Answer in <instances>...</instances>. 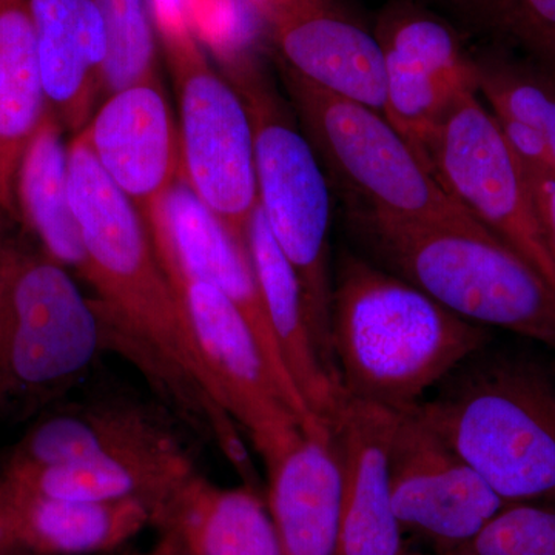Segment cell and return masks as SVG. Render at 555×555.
<instances>
[{
  "instance_id": "obj_31",
  "label": "cell",
  "mask_w": 555,
  "mask_h": 555,
  "mask_svg": "<svg viewBox=\"0 0 555 555\" xmlns=\"http://www.w3.org/2000/svg\"><path fill=\"white\" fill-rule=\"evenodd\" d=\"M524 169V167H521ZM540 225L555 259V170L524 169Z\"/></svg>"
},
{
  "instance_id": "obj_25",
  "label": "cell",
  "mask_w": 555,
  "mask_h": 555,
  "mask_svg": "<svg viewBox=\"0 0 555 555\" xmlns=\"http://www.w3.org/2000/svg\"><path fill=\"white\" fill-rule=\"evenodd\" d=\"M51 109L22 155L16 177V206L40 250L83 276L86 248L68 188V145Z\"/></svg>"
},
{
  "instance_id": "obj_33",
  "label": "cell",
  "mask_w": 555,
  "mask_h": 555,
  "mask_svg": "<svg viewBox=\"0 0 555 555\" xmlns=\"http://www.w3.org/2000/svg\"><path fill=\"white\" fill-rule=\"evenodd\" d=\"M147 555H188L179 546L178 540L169 531H159L158 542Z\"/></svg>"
},
{
  "instance_id": "obj_23",
  "label": "cell",
  "mask_w": 555,
  "mask_h": 555,
  "mask_svg": "<svg viewBox=\"0 0 555 555\" xmlns=\"http://www.w3.org/2000/svg\"><path fill=\"white\" fill-rule=\"evenodd\" d=\"M246 240L270 326L288 374L312 414L331 426L346 392L321 361L310 332L297 273L273 240L259 206L248 222Z\"/></svg>"
},
{
  "instance_id": "obj_22",
  "label": "cell",
  "mask_w": 555,
  "mask_h": 555,
  "mask_svg": "<svg viewBox=\"0 0 555 555\" xmlns=\"http://www.w3.org/2000/svg\"><path fill=\"white\" fill-rule=\"evenodd\" d=\"M153 525L188 555H283L262 492L222 488L198 470L167 500Z\"/></svg>"
},
{
  "instance_id": "obj_13",
  "label": "cell",
  "mask_w": 555,
  "mask_h": 555,
  "mask_svg": "<svg viewBox=\"0 0 555 555\" xmlns=\"http://www.w3.org/2000/svg\"><path fill=\"white\" fill-rule=\"evenodd\" d=\"M155 247L164 248L193 275L214 284L254 331L273 378L301 426L315 422L278 346L247 241L238 240L181 177L144 218Z\"/></svg>"
},
{
  "instance_id": "obj_35",
  "label": "cell",
  "mask_w": 555,
  "mask_h": 555,
  "mask_svg": "<svg viewBox=\"0 0 555 555\" xmlns=\"http://www.w3.org/2000/svg\"><path fill=\"white\" fill-rule=\"evenodd\" d=\"M0 215H2V211H0ZM3 244H5V238H3L2 230H0V251H2Z\"/></svg>"
},
{
  "instance_id": "obj_32",
  "label": "cell",
  "mask_w": 555,
  "mask_h": 555,
  "mask_svg": "<svg viewBox=\"0 0 555 555\" xmlns=\"http://www.w3.org/2000/svg\"><path fill=\"white\" fill-rule=\"evenodd\" d=\"M255 14L269 25L270 31L287 24L326 9L331 5L328 0H243Z\"/></svg>"
},
{
  "instance_id": "obj_2",
  "label": "cell",
  "mask_w": 555,
  "mask_h": 555,
  "mask_svg": "<svg viewBox=\"0 0 555 555\" xmlns=\"http://www.w3.org/2000/svg\"><path fill=\"white\" fill-rule=\"evenodd\" d=\"M331 320L332 352L347 396L396 412L414 409L492 341L488 327L350 254L339 259Z\"/></svg>"
},
{
  "instance_id": "obj_26",
  "label": "cell",
  "mask_w": 555,
  "mask_h": 555,
  "mask_svg": "<svg viewBox=\"0 0 555 555\" xmlns=\"http://www.w3.org/2000/svg\"><path fill=\"white\" fill-rule=\"evenodd\" d=\"M476 89L495 116L524 122L546 138L555 163V69L494 50L474 54Z\"/></svg>"
},
{
  "instance_id": "obj_34",
  "label": "cell",
  "mask_w": 555,
  "mask_h": 555,
  "mask_svg": "<svg viewBox=\"0 0 555 555\" xmlns=\"http://www.w3.org/2000/svg\"><path fill=\"white\" fill-rule=\"evenodd\" d=\"M0 555H35L27 551L16 550V547H0Z\"/></svg>"
},
{
  "instance_id": "obj_21",
  "label": "cell",
  "mask_w": 555,
  "mask_h": 555,
  "mask_svg": "<svg viewBox=\"0 0 555 555\" xmlns=\"http://www.w3.org/2000/svg\"><path fill=\"white\" fill-rule=\"evenodd\" d=\"M175 437L177 430L158 409L133 398H94L40 416L5 467L65 465Z\"/></svg>"
},
{
  "instance_id": "obj_8",
  "label": "cell",
  "mask_w": 555,
  "mask_h": 555,
  "mask_svg": "<svg viewBox=\"0 0 555 555\" xmlns=\"http://www.w3.org/2000/svg\"><path fill=\"white\" fill-rule=\"evenodd\" d=\"M284 80L313 149L357 207L427 224L481 225L385 115L318 89L291 69L284 68Z\"/></svg>"
},
{
  "instance_id": "obj_17",
  "label": "cell",
  "mask_w": 555,
  "mask_h": 555,
  "mask_svg": "<svg viewBox=\"0 0 555 555\" xmlns=\"http://www.w3.org/2000/svg\"><path fill=\"white\" fill-rule=\"evenodd\" d=\"M153 525L141 500L76 502L0 481V547L35 555H96L126 545Z\"/></svg>"
},
{
  "instance_id": "obj_29",
  "label": "cell",
  "mask_w": 555,
  "mask_h": 555,
  "mask_svg": "<svg viewBox=\"0 0 555 555\" xmlns=\"http://www.w3.org/2000/svg\"><path fill=\"white\" fill-rule=\"evenodd\" d=\"M448 555H555V503H514Z\"/></svg>"
},
{
  "instance_id": "obj_27",
  "label": "cell",
  "mask_w": 555,
  "mask_h": 555,
  "mask_svg": "<svg viewBox=\"0 0 555 555\" xmlns=\"http://www.w3.org/2000/svg\"><path fill=\"white\" fill-rule=\"evenodd\" d=\"M107 31L105 96L158 76L156 31L149 0H96Z\"/></svg>"
},
{
  "instance_id": "obj_28",
  "label": "cell",
  "mask_w": 555,
  "mask_h": 555,
  "mask_svg": "<svg viewBox=\"0 0 555 555\" xmlns=\"http://www.w3.org/2000/svg\"><path fill=\"white\" fill-rule=\"evenodd\" d=\"M503 46L555 69V0H454Z\"/></svg>"
},
{
  "instance_id": "obj_36",
  "label": "cell",
  "mask_w": 555,
  "mask_h": 555,
  "mask_svg": "<svg viewBox=\"0 0 555 555\" xmlns=\"http://www.w3.org/2000/svg\"><path fill=\"white\" fill-rule=\"evenodd\" d=\"M403 555H436V554L409 553V551H406V553H404Z\"/></svg>"
},
{
  "instance_id": "obj_1",
  "label": "cell",
  "mask_w": 555,
  "mask_h": 555,
  "mask_svg": "<svg viewBox=\"0 0 555 555\" xmlns=\"http://www.w3.org/2000/svg\"><path fill=\"white\" fill-rule=\"evenodd\" d=\"M68 188L86 248L82 278L96 291L113 350L142 369L184 418L214 436L230 414L185 324L147 222L80 133L68 144Z\"/></svg>"
},
{
  "instance_id": "obj_15",
  "label": "cell",
  "mask_w": 555,
  "mask_h": 555,
  "mask_svg": "<svg viewBox=\"0 0 555 555\" xmlns=\"http://www.w3.org/2000/svg\"><path fill=\"white\" fill-rule=\"evenodd\" d=\"M398 412L346 393L331 430L341 467L337 555H403L390 485Z\"/></svg>"
},
{
  "instance_id": "obj_4",
  "label": "cell",
  "mask_w": 555,
  "mask_h": 555,
  "mask_svg": "<svg viewBox=\"0 0 555 555\" xmlns=\"http://www.w3.org/2000/svg\"><path fill=\"white\" fill-rule=\"evenodd\" d=\"M350 221L382 266L443 308L555 352L554 288L483 225L427 224L363 207H356Z\"/></svg>"
},
{
  "instance_id": "obj_19",
  "label": "cell",
  "mask_w": 555,
  "mask_h": 555,
  "mask_svg": "<svg viewBox=\"0 0 555 555\" xmlns=\"http://www.w3.org/2000/svg\"><path fill=\"white\" fill-rule=\"evenodd\" d=\"M51 112L78 134L104 87L107 31L96 0H28Z\"/></svg>"
},
{
  "instance_id": "obj_10",
  "label": "cell",
  "mask_w": 555,
  "mask_h": 555,
  "mask_svg": "<svg viewBox=\"0 0 555 555\" xmlns=\"http://www.w3.org/2000/svg\"><path fill=\"white\" fill-rule=\"evenodd\" d=\"M155 250L222 406L246 430L262 462H269L294 441L301 423L278 387L254 331L219 288L193 275L164 248Z\"/></svg>"
},
{
  "instance_id": "obj_6",
  "label": "cell",
  "mask_w": 555,
  "mask_h": 555,
  "mask_svg": "<svg viewBox=\"0 0 555 555\" xmlns=\"http://www.w3.org/2000/svg\"><path fill=\"white\" fill-rule=\"evenodd\" d=\"M179 104L181 178L238 240L258 206L254 124L238 89L208 61L188 0H149Z\"/></svg>"
},
{
  "instance_id": "obj_18",
  "label": "cell",
  "mask_w": 555,
  "mask_h": 555,
  "mask_svg": "<svg viewBox=\"0 0 555 555\" xmlns=\"http://www.w3.org/2000/svg\"><path fill=\"white\" fill-rule=\"evenodd\" d=\"M196 473L181 437L65 465L5 467L0 481L76 502L141 500L158 516L175 491Z\"/></svg>"
},
{
  "instance_id": "obj_24",
  "label": "cell",
  "mask_w": 555,
  "mask_h": 555,
  "mask_svg": "<svg viewBox=\"0 0 555 555\" xmlns=\"http://www.w3.org/2000/svg\"><path fill=\"white\" fill-rule=\"evenodd\" d=\"M28 0H0V211L16 214L22 155L49 112Z\"/></svg>"
},
{
  "instance_id": "obj_12",
  "label": "cell",
  "mask_w": 555,
  "mask_h": 555,
  "mask_svg": "<svg viewBox=\"0 0 555 555\" xmlns=\"http://www.w3.org/2000/svg\"><path fill=\"white\" fill-rule=\"evenodd\" d=\"M374 33L385 56L386 118L427 163L438 124L460 94L477 90L474 54L451 24L409 0L389 3Z\"/></svg>"
},
{
  "instance_id": "obj_30",
  "label": "cell",
  "mask_w": 555,
  "mask_h": 555,
  "mask_svg": "<svg viewBox=\"0 0 555 555\" xmlns=\"http://www.w3.org/2000/svg\"><path fill=\"white\" fill-rule=\"evenodd\" d=\"M495 116V115H494ZM507 147L528 170H555L553 150L546 138L518 120L495 116Z\"/></svg>"
},
{
  "instance_id": "obj_3",
  "label": "cell",
  "mask_w": 555,
  "mask_h": 555,
  "mask_svg": "<svg viewBox=\"0 0 555 555\" xmlns=\"http://www.w3.org/2000/svg\"><path fill=\"white\" fill-rule=\"evenodd\" d=\"M506 505L555 503V364L489 346L414 408Z\"/></svg>"
},
{
  "instance_id": "obj_14",
  "label": "cell",
  "mask_w": 555,
  "mask_h": 555,
  "mask_svg": "<svg viewBox=\"0 0 555 555\" xmlns=\"http://www.w3.org/2000/svg\"><path fill=\"white\" fill-rule=\"evenodd\" d=\"M80 134L144 218L181 177L179 133L158 76L108 94Z\"/></svg>"
},
{
  "instance_id": "obj_9",
  "label": "cell",
  "mask_w": 555,
  "mask_h": 555,
  "mask_svg": "<svg viewBox=\"0 0 555 555\" xmlns=\"http://www.w3.org/2000/svg\"><path fill=\"white\" fill-rule=\"evenodd\" d=\"M426 156L449 196L521 255L555 291V259L528 179L477 90L456 98L434 131Z\"/></svg>"
},
{
  "instance_id": "obj_11",
  "label": "cell",
  "mask_w": 555,
  "mask_h": 555,
  "mask_svg": "<svg viewBox=\"0 0 555 555\" xmlns=\"http://www.w3.org/2000/svg\"><path fill=\"white\" fill-rule=\"evenodd\" d=\"M393 511L401 532L448 555L473 542L506 506L414 409L398 412L390 447Z\"/></svg>"
},
{
  "instance_id": "obj_16",
  "label": "cell",
  "mask_w": 555,
  "mask_h": 555,
  "mask_svg": "<svg viewBox=\"0 0 555 555\" xmlns=\"http://www.w3.org/2000/svg\"><path fill=\"white\" fill-rule=\"evenodd\" d=\"M266 500L283 555H337L341 525V467L331 427H301L264 463Z\"/></svg>"
},
{
  "instance_id": "obj_7",
  "label": "cell",
  "mask_w": 555,
  "mask_h": 555,
  "mask_svg": "<svg viewBox=\"0 0 555 555\" xmlns=\"http://www.w3.org/2000/svg\"><path fill=\"white\" fill-rule=\"evenodd\" d=\"M238 82L254 124L258 206L278 247L297 273L321 361L339 382L332 352V207L326 177L312 142L298 129L275 93L254 72L240 73Z\"/></svg>"
},
{
  "instance_id": "obj_20",
  "label": "cell",
  "mask_w": 555,
  "mask_h": 555,
  "mask_svg": "<svg viewBox=\"0 0 555 555\" xmlns=\"http://www.w3.org/2000/svg\"><path fill=\"white\" fill-rule=\"evenodd\" d=\"M284 68L386 116L385 56L375 33L331 5L272 30Z\"/></svg>"
},
{
  "instance_id": "obj_5",
  "label": "cell",
  "mask_w": 555,
  "mask_h": 555,
  "mask_svg": "<svg viewBox=\"0 0 555 555\" xmlns=\"http://www.w3.org/2000/svg\"><path fill=\"white\" fill-rule=\"evenodd\" d=\"M113 350L100 302L40 248L0 251V415H25L67 396Z\"/></svg>"
}]
</instances>
